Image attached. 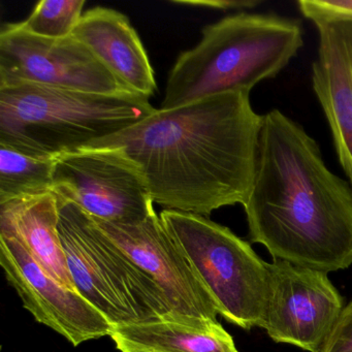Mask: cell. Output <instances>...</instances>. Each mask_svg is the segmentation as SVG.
<instances>
[{
  "mask_svg": "<svg viewBox=\"0 0 352 352\" xmlns=\"http://www.w3.org/2000/svg\"><path fill=\"white\" fill-rule=\"evenodd\" d=\"M18 83L96 94H133L75 36L38 38L16 23L5 24L0 30V85Z\"/></svg>",
  "mask_w": 352,
  "mask_h": 352,
  "instance_id": "cell-8",
  "label": "cell"
},
{
  "mask_svg": "<svg viewBox=\"0 0 352 352\" xmlns=\"http://www.w3.org/2000/svg\"><path fill=\"white\" fill-rule=\"evenodd\" d=\"M261 125L263 115L253 110L250 94L226 92L156 109L88 147L122 148L141 166L154 204L207 217L246 203Z\"/></svg>",
  "mask_w": 352,
  "mask_h": 352,
  "instance_id": "cell-1",
  "label": "cell"
},
{
  "mask_svg": "<svg viewBox=\"0 0 352 352\" xmlns=\"http://www.w3.org/2000/svg\"><path fill=\"white\" fill-rule=\"evenodd\" d=\"M58 205L59 234L76 289L113 327L177 314L156 282L89 214L73 203Z\"/></svg>",
  "mask_w": 352,
  "mask_h": 352,
  "instance_id": "cell-5",
  "label": "cell"
},
{
  "mask_svg": "<svg viewBox=\"0 0 352 352\" xmlns=\"http://www.w3.org/2000/svg\"><path fill=\"white\" fill-rule=\"evenodd\" d=\"M53 193L96 219L133 226L156 213L141 166L120 147H83L56 156Z\"/></svg>",
  "mask_w": 352,
  "mask_h": 352,
  "instance_id": "cell-7",
  "label": "cell"
},
{
  "mask_svg": "<svg viewBox=\"0 0 352 352\" xmlns=\"http://www.w3.org/2000/svg\"><path fill=\"white\" fill-rule=\"evenodd\" d=\"M0 265L24 308L74 346L111 336L112 324L79 292L49 275L15 239L0 236Z\"/></svg>",
  "mask_w": 352,
  "mask_h": 352,
  "instance_id": "cell-11",
  "label": "cell"
},
{
  "mask_svg": "<svg viewBox=\"0 0 352 352\" xmlns=\"http://www.w3.org/2000/svg\"><path fill=\"white\" fill-rule=\"evenodd\" d=\"M72 36L131 92L150 98L156 80L145 47L129 18L120 12L96 7L82 16Z\"/></svg>",
  "mask_w": 352,
  "mask_h": 352,
  "instance_id": "cell-13",
  "label": "cell"
},
{
  "mask_svg": "<svg viewBox=\"0 0 352 352\" xmlns=\"http://www.w3.org/2000/svg\"><path fill=\"white\" fill-rule=\"evenodd\" d=\"M304 46L302 22L274 13L239 12L205 26L197 46L168 73L162 110L277 77Z\"/></svg>",
  "mask_w": 352,
  "mask_h": 352,
  "instance_id": "cell-3",
  "label": "cell"
},
{
  "mask_svg": "<svg viewBox=\"0 0 352 352\" xmlns=\"http://www.w3.org/2000/svg\"><path fill=\"white\" fill-rule=\"evenodd\" d=\"M298 7L318 34L317 57L311 69L313 91L352 188V17L317 11L308 0H300Z\"/></svg>",
  "mask_w": 352,
  "mask_h": 352,
  "instance_id": "cell-12",
  "label": "cell"
},
{
  "mask_svg": "<svg viewBox=\"0 0 352 352\" xmlns=\"http://www.w3.org/2000/svg\"><path fill=\"white\" fill-rule=\"evenodd\" d=\"M110 337L120 352H240L218 320L178 314L114 327Z\"/></svg>",
  "mask_w": 352,
  "mask_h": 352,
  "instance_id": "cell-15",
  "label": "cell"
},
{
  "mask_svg": "<svg viewBox=\"0 0 352 352\" xmlns=\"http://www.w3.org/2000/svg\"><path fill=\"white\" fill-rule=\"evenodd\" d=\"M178 5L195 6V7L208 8L218 11L230 10H250L261 5L259 0H180L173 1Z\"/></svg>",
  "mask_w": 352,
  "mask_h": 352,
  "instance_id": "cell-19",
  "label": "cell"
},
{
  "mask_svg": "<svg viewBox=\"0 0 352 352\" xmlns=\"http://www.w3.org/2000/svg\"><path fill=\"white\" fill-rule=\"evenodd\" d=\"M251 242L273 259L331 273L352 265V188L329 170L304 127L263 115L252 186L243 206Z\"/></svg>",
  "mask_w": 352,
  "mask_h": 352,
  "instance_id": "cell-2",
  "label": "cell"
},
{
  "mask_svg": "<svg viewBox=\"0 0 352 352\" xmlns=\"http://www.w3.org/2000/svg\"><path fill=\"white\" fill-rule=\"evenodd\" d=\"M162 223L215 300L218 313L245 331L261 327L269 270L251 245L206 216L164 210Z\"/></svg>",
  "mask_w": 352,
  "mask_h": 352,
  "instance_id": "cell-6",
  "label": "cell"
},
{
  "mask_svg": "<svg viewBox=\"0 0 352 352\" xmlns=\"http://www.w3.org/2000/svg\"><path fill=\"white\" fill-rule=\"evenodd\" d=\"M85 3V0H42L28 19L16 24L24 32L38 38H67L79 24Z\"/></svg>",
  "mask_w": 352,
  "mask_h": 352,
  "instance_id": "cell-17",
  "label": "cell"
},
{
  "mask_svg": "<svg viewBox=\"0 0 352 352\" xmlns=\"http://www.w3.org/2000/svg\"><path fill=\"white\" fill-rule=\"evenodd\" d=\"M269 296L261 329L277 343L320 352L343 311L327 273L281 259L267 263Z\"/></svg>",
  "mask_w": 352,
  "mask_h": 352,
  "instance_id": "cell-9",
  "label": "cell"
},
{
  "mask_svg": "<svg viewBox=\"0 0 352 352\" xmlns=\"http://www.w3.org/2000/svg\"><path fill=\"white\" fill-rule=\"evenodd\" d=\"M55 160L0 143V204L26 195L53 192Z\"/></svg>",
  "mask_w": 352,
  "mask_h": 352,
  "instance_id": "cell-16",
  "label": "cell"
},
{
  "mask_svg": "<svg viewBox=\"0 0 352 352\" xmlns=\"http://www.w3.org/2000/svg\"><path fill=\"white\" fill-rule=\"evenodd\" d=\"M0 236L17 240L56 281L76 289L59 234V205L53 192L0 204Z\"/></svg>",
  "mask_w": 352,
  "mask_h": 352,
  "instance_id": "cell-14",
  "label": "cell"
},
{
  "mask_svg": "<svg viewBox=\"0 0 352 352\" xmlns=\"http://www.w3.org/2000/svg\"><path fill=\"white\" fill-rule=\"evenodd\" d=\"M308 3L323 13L352 17V0H308Z\"/></svg>",
  "mask_w": 352,
  "mask_h": 352,
  "instance_id": "cell-20",
  "label": "cell"
},
{
  "mask_svg": "<svg viewBox=\"0 0 352 352\" xmlns=\"http://www.w3.org/2000/svg\"><path fill=\"white\" fill-rule=\"evenodd\" d=\"M320 352H352V300L344 307Z\"/></svg>",
  "mask_w": 352,
  "mask_h": 352,
  "instance_id": "cell-18",
  "label": "cell"
},
{
  "mask_svg": "<svg viewBox=\"0 0 352 352\" xmlns=\"http://www.w3.org/2000/svg\"><path fill=\"white\" fill-rule=\"evenodd\" d=\"M91 218L156 282L175 313L189 318L217 320L215 300L157 213L133 226Z\"/></svg>",
  "mask_w": 352,
  "mask_h": 352,
  "instance_id": "cell-10",
  "label": "cell"
},
{
  "mask_svg": "<svg viewBox=\"0 0 352 352\" xmlns=\"http://www.w3.org/2000/svg\"><path fill=\"white\" fill-rule=\"evenodd\" d=\"M155 111L149 98L135 94L0 85V143L56 157L120 133Z\"/></svg>",
  "mask_w": 352,
  "mask_h": 352,
  "instance_id": "cell-4",
  "label": "cell"
}]
</instances>
